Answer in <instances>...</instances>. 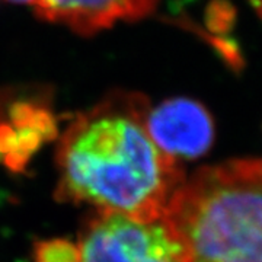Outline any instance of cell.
I'll return each instance as SVG.
<instances>
[{
  "mask_svg": "<svg viewBox=\"0 0 262 262\" xmlns=\"http://www.w3.org/2000/svg\"><path fill=\"white\" fill-rule=\"evenodd\" d=\"M144 127L169 158L198 159L211 149L215 130L211 114L189 98H172L147 110Z\"/></svg>",
  "mask_w": 262,
  "mask_h": 262,
  "instance_id": "277c9868",
  "label": "cell"
},
{
  "mask_svg": "<svg viewBox=\"0 0 262 262\" xmlns=\"http://www.w3.org/2000/svg\"><path fill=\"white\" fill-rule=\"evenodd\" d=\"M9 2H13V3H27V5H34L35 3V0H9Z\"/></svg>",
  "mask_w": 262,
  "mask_h": 262,
  "instance_id": "9c48e42d",
  "label": "cell"
},
{
  "mask_svg": "<svg viewBox=\"0 0 262 262\" xmlns=\"http://www.w3.org/2000/svg\"><path fill=\"white\" fill-rule=\"evenodd\" d=\"M159 0H35L38 18L94 35L118 20H137L155 12Z\"/></svg>",
  "mask_w": 262,
  "mask_h": 262,
  "instance_id": "5b68a950",
  "label": "cell"
},
{
  "mask_svg": "<svg viewBox=\"0 0 262 262\" xmlns=\"http://www.w3.org/2000/svg\"><path fill=\"white\" fill-rule=\"evenodd\" d=\"M162 219L187 262H262V160L200 169L172 194Z\"/></svg>",
  "mask_w": 262,
  "mask_h": 262,
  "instance_id": "7a4b0ae2",
  "label": "cell"
},
{
  "mask_svg": "<svg viewBox=\"0 0 262 262\" xmlns=\"http://www.w3.org/2000/svg\"><path fill=\"white\" fill-rule=\"evenodd\" d=\"M35 262H80L79 248L66 239L41 241L34 248Z\"/></svg>",
  "mask_w": 262,
  "mask_h": 262,
  "instance_id": "8992f818",
  "label": "cell"
},
{
  "mask_svg": "<svg viewBox=\"0 0 262 262\" xmlns=\"http://www.w3.org/2000/svg\"><path fill=\"white\" fill-rule=\"evenodd\" d=\"M249 2H251V5L255 8L256 13L262 18V0H249Z\"/></svg>",
  "mask_w": 262,
  "mask_h": 262,
  "instance_id": "ba28073f",
  "label": "cell"
},
{
  "mask_svg": "<svg viewBox=\"0 0 262 262\" xmlns=\"http://www.w3.org/2000/svg\"><path fill=\"white\" fill-rule=\"evenodd\" d=\"M80 262H187V251L163 220L140 222L96 210L79 236Z\"/></svg>",
  "mask_w": 262,
  "mask_h": 262,
  "instance_id": "3957f363",
  "label": "cell"
},
{
  "mask_svg": "<svg viewBox=\"0 0 262 262\" xmlns=\"http://www.w3.org/2000/svg\"><path fill=\"white\" fill-rule=\"evenodd\" d=\"M147 110L140 95L115 94L73 117L57 149L58 201L86 203L140 222L162 219L184 172L150 139Z\"/></svg>",
  "mask_w": 262,
  "mask_h": 262,
  "instance_id": "6da1fadb",
  "label": "cell"
},
{
  "mask_svg": "<svg viewBox=\"0 0 262 262\" xmlns=\"http://www.w3.org/2000/svg\"><path fill=\"white\" fill-rule=\"evenodd\" d=\"M234 9L225 0H214L207 12V24L211 31H227L233 25ZM208 29V31H210Z\"/></svg>",
  "mask_w": 262,
  "mask_h": 262,
  "instance_id": "52a82bcc",
  "label": "cell"
}]
</instances>
